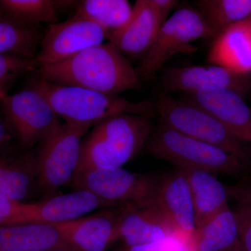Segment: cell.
<instances>
[{
	"instance_id": "1",
	"label": "cell",
	"mask_w": 251,
	"mask_h": 251,
	"mask_svg": "<svg viewBox=\"0 0 251 251\" xmlns=\"http://www.w3.org/2000/svg\"><path fill=\"white\" fill-rule=\"evenodd\" d=\"M36 73L57 85L75 86L114 95L141 87L137 70L110 43L92 46L62 62L41 64Z\"/></svg>"
},
{
	"instance_id": "2",
	"label": "cell",
	"mask_w": 251,
	"mask_h": 251,
	"mask_svg": "<svg viewBox=\"0 0 251 251\" xmlns=\"http://www.w3.org/2000/svg\"><path fill=\"white\" fill-rule=\"evenodd\" d=\"M153 118L151 115L120 114L94 125L82 139L75 173L123 167L145 148L155 128Z\"/></svg>"
},
{
	"instance_id": "3",
	"label": "cell",
	"mask_w": 251,
	"mask_h": 251,
	"mask_svg": "<svg viewBox=\"0 0 251 251\" xmlns=\"http://www.w3.org/2000/svg\"><path fill=\"white\" fill-rule=\"evenodd\" d=\"M35 74L28 87L42 94L59 118L69 125L93 126L104 119L120 114L156 116L154 103L149 100L132 102L119 95L57 85Z\"/></svg>"
},
{
	"instance_id": "4",
	"label": "cell",
	"mask_w": 251,
	"mask_h": 251,
	"mask_svg": "<svg viewBox=\"0 0 251 251\" xmlns=\"http://www.w3.org/2000/svg\"><path fill=\"white\" fill-rule=\"evenodd\" d=\"M145 152L170 162L179 170H199L237 176L244 162L235 155L191 138L160 122L147 142Z\"/></svg>"
},
{
	"instance_id": "5",
	"label": "cell",
	"mask_w": 251,
	"mask_h": 251,
	"mask_svg": "<svg viewBox=\"0 0 251 251\" xmlns=\"http://www.w3.org/2000/svg\"><path fill=\"white\" fill-rule=\"evenodd\" d=\"M156 115L161 123L171 128L228 151L242 160H248L244 141L234 136L215 117L202 108L163 92L154 103Z\"/></svg>"
},
{
	"instance_id": "6",
	"label": "cell",
	"mask_w": 251,
	"mask_h": 251,
	"mask_svg": "<svg viewBox=\"0 0 251 251\" xmlns=\"http://www.w3.org/2000/svg\"><path fill=\"white\" fill-rule=\"evenodd\" d=\"M161 177L123 167L97 168L75 173L70 184L94 193L111 207L156 202Z\"/></svg>"
},
{
	"instance_id": "7",
	"label": "cell",
	"mask_w": 251,
	"mask_h": 251,
	"mask_svg": "<svg viewBox=\"0 0 251 251\" xmlns=\"http://www.w3.org/2000/svg\"><path fill=\"white\" fill-rule=\"evenodd\" d=\"M109 207L108 203L85 190L54 195L34 202H17L0 196V224H61Z\"/></svg>"
},
{
	"instance_id": "8",
	"label": "cell",
	"mask_w": 251,
	"mask_h": 251,
	"mask_svg": "<svg viewBox=\"0 0 251 251\" xmlns=\"http://www.w3.org/2000/svg\"><path fill=\"white\" fill-rule=\"evenodd\" d=\"M91 127L62 124L39 144L38 187L46 198L70 184L80 161L82 139Z\"/></svg>"
},
{
	"instance_id": "9",
	"label": "cell",
	"mask_w": 251,
	"mask_h": 251,
	"mask_svg": "<svg viewBox=\"0 0 251 251\" xmlns=\"http://www.w3.org/2000/svg\"><path fill=\"white\" fill-rule=\"evenodd\" d=\"M212 38L201 15L196 9L181 7L173 13L162 25L138 70L140 79L153 80L161 72L165 62L176 54H192L198 50L193 41Z\"/></svg>"
},
{
	"instance_id": "10",
	"label": "cell",
	"mask_w": 251,
	"mask_h": 251,
	"mask_svg": "<svg viewBox=\"0 0 251 251\" xmlns=\"http://www.w3.org/2000/svg\"><path fill=\"white\" fill-rule=\"evenodd\" d=\"M1 99V111L22 151H29L62 125L47 99L27 87Z\"/></svg>"
},
{
	"instance_id": "11",
	"label": "cell",
	"mask_w": 251,
	"mask_h": 251,
	"mask_svg": "<svg viewBox=\"0 0 251 251\" xmlns=\"http://www.w3.org/2000/svg\"><path fill=\"white\" fill-rule=\"evenodd\" d=\"M105 39L106 33L100 26L75 14L64 22L49 25L37 59L41 64H56L103 44Z\"/></svg>"
},
{
	"instance_id": "12",
	"label": "cell",
	"mask_w": 251,
	"mask_h": 251,
	"mask_svg": "<svg viewBox=\"0 0 251 251\" xmlns=\"http://www.w3.org/2000/svg\"><path fill=\"white\" fill-rule=\"evenodd\" d=\"M251 74H240L216 64L162 69L163 92L191 93L208 88H225L244 97L251 90Z\"/></svg>"
},
{
	"instance_id": "13",
	"label": "cell",
	"mask_w": 251,
	"mask_h": 251,
	"mask_svg": "<svg viewBox=\"0 0 251 251\" xmlns=\"http://www.w3.org/2000/svg\"><path fill=\"white\" fill-rule=\"evenodd\" d=\"M120 207L119 239L125 247L147 245L171 237L184 241L157 202Z\"/></svg>"
},
{
	"instance_id": "14",
	"label": "cell",
	"mask_w": 251,
	"mask_h": 251,
	"mask_svg": "<svg viewBox=\"0 0 251 251\" xmlns=\"http://www.w3.org/2000/svg\"><path fill=\"white\" fill-rule=\"evenodd\" d=\"M183 100L210 114L239 140L251 142V108L244 97L225 88H208L184 93Z\"/></svg>"
},
{
	"instance_id": "15",
	"label": "cell",
	"mask_w": 251,
	"mask_h": 251,
	"mask_svg": "<svg viewBox=\"0 0 251 251\" xmlns=\"http://www.w3.org/2000/svg\"><path fill=\"white\" fill-rule=\"evenodd\" d=\"M121 207H109L56 226L80 251H105L119 239Z\"/></svg>"
},
{
	"instance_id": "16",
	"label": "cell",
	"mask_w": 251,
	"mask_h": 251,
	"mask_svg": "<svg viewBox=\"0 0 251 251\" xmlns=\"http://www.w3.org/2000/svg\"><path fill=\"white\" fill-rule=\"evenodd\" d=\"M164 23L148 0H138L128 23L106 38L124 55L143 58Z\"/></svg>"
},
{
	"instance_id": "17",
	"label": "cell",
	"mask_w": 251,
	"mask_h": 251,
	"mask_svg": "<svg viewBox=\"0 0 251 251\" xmlns=\"http://www.w3.org/2000/svg\"><path fill=\"white\" fill-rule=\"evenodd\" d=\"M156 202L188 248L196 229V214L189 184L180 170L161 177Z\"/></svg>"
},
{
	"instance_id": "18",
	"label": "cell",
	"mask_w": 251,
	"mask_h": 251,
	"mask_svg": "<svg viewBox=\"0 0 251 251\" xmlns=\"http://www.w3.org/2000/svg\"><path fill=\"white\" fill-rule=\"evenodd\" d=\"M0 251H80L54 224H25L0 227Z\"/></svg>"
},
{
	"instance_id": "19",
	"label": "cell",
	"mask_w": 251,
	"mask_h": 251,
	"mask_svg": "<svg viewBox=\"0 0 251 251\" xmlns=\"http://www.w3.org/2000/svg\"><path fill=\"white\" fill-rule=\"evenodd\" d=\"M207 61L240 74L251 73V24L247 19L226 29L214 39Z\"/></svg>"
},
{
	"instance_id": "20",
	"label": "cell",
	"mask_w": 251,
	"mask_h": 251,
	"mask_svg": "<svg viewBox=\"0 0 251 251\" xmlns=\"http://www.w3.org/2000/svg\"><path fill=\"white\" fill-rule=\"evenodd\" d=\"M38 186L37 156L33 150L1 156L0 196L25 202Z\"/></svg>"
},
{
	"instance_id": "21",
	"label": "cell",
	"mask_w": 251,
	"mask_h": 251,
	"mask_svg": "<svg viewBox=\"0 0 251 251\" xmlns=\"http://www.w3.org/2000/svg\"><path fill=\"white\" fill-rule=\"evenodd\" d=\"M189 251L240 250L239 229L229 204L196 228L188 246Z\"/></svg>"
},
{
	"instance_id": "22",
	"label": "cell",
	"mask_w": 251,
	"mask_h": 251,
	"mask_svg": "<svg viewBox=\"0 0 251 251\" xmlns=\"http://www.w3.org/2000/svg\"><path fill=\"white\" fill-rule=\"evenodd\" d=\"M180 171L184 173L189 184L197 228L228 205L227 187L209 172L199 170Z\"/></svg>"
},
{
	"instance_id": "23",
	"label": "cell",
	"mask_w": 251,
	"mask_h": 251,
	"mask_svg": "<svg viewBox=\"0 0 251 251\" xmlns=\"http://www.w3.org/2000/svg\"><path fill=\"white\" fill-rule=\"evenodd\" d=\"M45 34L41 24L0 14V53L37 59Z\"/></svg>"
},
{
	"instance_id": "24",
	"label": "cell",
	"mask_w": 251,
	"mask_h": 251,
	"mask_svg": "<svg viewBox=\"0 0 251 251\" xmlns=\"http://www.w3.org/2000/svg\"><path fill=\"white\" fill-rule=\"evenodd\" d=\"M193 3L214 39L232 25L247 19L251 14V0H198Z\"/></svg>"
},
{
	"instance_id": "25",
	"label": "cell",
	"mask_w": 251,
	"mask_h": 251,
	"mask_svg": "<svg viewBox=\"0 0 251 251\" xmlns=\"http://www.w3.org/2000/svg\"><path fill=\"white\" fill-rule=\"evenodd\" d=\"M133 11L126 0H84L77 3L75 14L98 25L107 35L125 27Z\"/></svg>"
},
{
	"instance_id": "26",
	"label": "cell",
	"mask_w": 251,
	"mask_h": 251,
	"mask_svg": "<svg viewBox=\"0 0 251 251\" xmlns=\"http://www.w3.org/2000/svg\"><path fill=\"white\" fill-rule=\"evenodd\" d=\"M0 14L36 24L58 23L54 0H1Z\"/></svg>"
},
{
	"instance_id": "27",
	"label": "cell",
	"mask_w": 251,
	"mask_h": 251,
	"mask_svg": "<svg viewBox=\"0 0 251 251\" xmlns=\"http://www.w3.org/2000/svg\"><path fill=\"white\" fill-rule=\"evenodd\" d=\"M229 200L235 202L233 210L239 229L240 250L251 251V184L227 187Z\"/></svg>"
},
{
	"instance_id": "28",
	"label": "cell",
	"mask_w": 251,
	"mask_h": 251,
	"mask_svg": "<svg viewBox=\"0 0 251 251\" xmlns=\"http://www.w3.org/2000/svg\"><path fill=\"white\" fill-rule=\"evenodd\" d=\"M40 65L37 59L0 53V97L9 94L8 92L20 77L37 72Z\"/></svg>"
},
{
	"instance_id": "29",
	"label": "cell",
	"mask_w": 251,
	"mask_h": 251,
	"mask_svg": "<svg viewBox=\"0 0 251 251\" xmlns=\"http://www.w3.org/2000/svg\"><path fill=\"white\" fill-rule=\"evenodd\" d=\"M117 251H189L186 243L179 238L171 237L147 245L125 247Z\"/></svg>"
},
{
	"instance_id": "30",
	"label": "cell",
	"mask_w": 251,
	"mask_h": 251,
	"mask_svg": "<svg viewBox=\"0 0 251 251\" xmlns=\"http://www.w3.org/2000/svg\"><path fill=\"white\" fill-rule=\"evenodd\" d=\"M16 138L12 130L7 125L4 119L1 117L0 120V151L1 156H9L13 153L17 152L18 149L16 148L17 143ZM17 142V141H16Z\"/></svg>"
},
{
	"instance_id": "31",
	"label": "cell",
	"mask_w": 251,
	"mask_h": 251,
	"mask_svg": "<svg viewBox=\"0 0 251 251\" xmlns=\"http://www.w3.org/2000/svg\"><path fill=\"white\" fill-rule=\"evenodd\" d=\"M148 1L164 22L168 20L172 10L179 3L176 0H148Z\"/></svg>"
},
{
	"instance_id": "32",
	"label": "cell",
	"mask_w": 251,
	"mask_h": 251,
	"mask_svg": "<svg viewBox=\"0 0 251 251\" xmlns=\"http://www.w3.org/2000/svg\"><path fill=\"white\" fill-rule=\"evenodd\" d=\"M248 21H249V23L251 24V14H250V16H249V18H247Z\"/></svg>"
},
{
	"instance_id": "33",
	"label": "cell",
	"mask_w": 251,
	"mask_h": 251,
	"mask_svg": "<svg viewBox=\"0 0 251 251\" xmlns=\"http://www.w3.org/2000/svg\"><path fill=\"white\" fill-rule=\"evenodd\" d=\"M237 251H250L245 250V249H242V250H239Z\"/></svg>"
},
{
	"instance_id": "34",
	"label": "cell",
	"mask_w": 251,
	"mask_h": 251,
	"mask_svg": "<svg viewBox=\"0 0 251 251\" xmlns=\"http://www.w3.org/2000/svg\"></svg>"
}]
</instances>
